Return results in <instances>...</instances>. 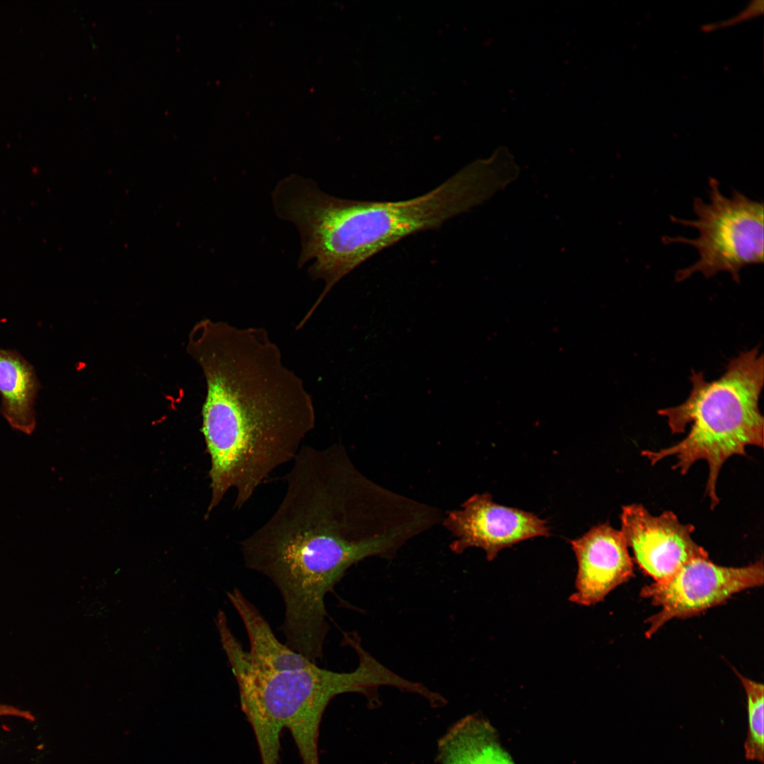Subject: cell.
I'll return each mask as SVG.
<instances>
[{"mask_svg": "<svg viewBox=\"0 0 764 764\" xmlns=\"http://www.w3.org/2000/svg\"><path fill=\"white\" fill-rule=\"evenodd\" d=\"M494 192L487 170L475 163L421 196L400 201L343 199L311 179L291 175L272 194L277 216L298 230L299 267L312 262L310 277L324 289L307 312L311 317L332 288L356 267L411 235L437 229Z\"/></svg>", "mask_w": 764, "mask_h": 764, "instance_id": "cell-3", "label": "cell"}, {"mask_svg": "<svg viewBox=\"0 0 764 764\" xmlns=\"http://www.w3.org/2000/svg\"><path fill=\"white\" fill-rule=\"evenodd\" d=\"M226 595L244 624L250 642L248 655L256 668L283 671L317 664L281 643L256 606L238 589L228 591Z\"/></svg>", "mask_w": 764, "mask_h": 764, "instance_id": "cell-12", "label": "cell"}, {"mask_svg": "<svg viewBox=\"0 0 764 764\" xmlns=\"http://www.w3.org/2000/svg\"><path fill=\"white\" fill-rule=\"evenodd\" d=\"M620 532L635 562L654 582L662 581L684 564L708 552L693 539V525L682 523L671 511L654 516L642 504L623 506Z\"/></svg>", "mask_w": 764, "mask_h": 764, "instance_id": "cell-9", "label": "cell"}, {"mask_svg": "<svg viewBox=\"0 0 764 764\" xmlns=\"http://www.w3.org/2000/svg\"><path fill=\"white\" fill-rule=\"evenodd\" d=\"M222 647L236 678L243 712L250 722L262 764H278L280 735L288 729L303 764H320V721L330 700L345 693H369L381 685L400 688L404 679L352 643L359 656L357 667L335 672L315 664L283 671H265L250 661L228 625L225 613L215 620Z\"/></svg>", "mask_w": 764, "mask_h": 764, "instance_id": "cell-4", "label": "cell"}, {"mask_svg": "<svg viewBox=\"0 0 764 764\" xmlns=\"http://www.w3.org/2000/svg\"><path fill=\"white\" fill-rule=\"evenodd\" d=\"M40 388L33 366L18 351L0 348V414L14 430L31 434Z\"/></svg>", "mask_w": 764, "mask_h": 764, "instance_id": "cell-11", "label": "cell"}, {"mask_svg": "<svg viewBox=\"0 0 764 764\" xmlns=\"http://www.w3.org/2000/svg\"><path fill=\"white\" fill-rule=\"evenodd\" d=\"M187 351L206 381L201 427L211 461L206 516L231 489L233 509H240L299 453L316 425L312 397L262 328L204 318L191 330Z\"/></svg>", "mask_w": 764, "mask_h": 764, "instance_id": "cell-2", "label": "cell"}, {"mask_svg": "<svg viewBox=\"0 0 764 764\" xmlns=\"http://www.w3.org/2000/svg\"><path fill=\"white\" fill-rule=\"evenodd\" d=\"M709 187L708 203L700 197L693 199L695 219L671 216L674 223L695 228L698 237H663L662 241L689 245L698 251L699 258L694 264L676 272V282L695 273L708 279L727 272L739 283L741 269L763 262V203L737 190L731 197L724 195L714 178H710Z\"/></svg>", "mask_w": 764, "mask_h": 764, "instance_id": "cell-6", "label": "cell"}, {"mask_svg": "<svg viewBox=\"0 0 764 764\" xmlns=\"http://www.w3.org/2000/svg\"><path fill=\"white\" fill-rule=\"evenodd\" d=\"M444 764H514L492 727L469 717L457 725L441 748Z\"/></svg>", "mask_w": 764, "mask_h": 764, "instance_id": "cell-13", "label": "cell"}, {"mask_svg": "<svg viewBox=\"0 0 764 764\" xmlns=\"http://www.w3.org/2000/svg\"><path fill=\"white\" fill-rule=\"evenodd\" d=\"M763 579L762 558L741 567L718 565L708 557L694 558L668 579L642 589L641 596L660 608L647 619L645 635L651 637L672 619L694 616L741 591L761 586Z\"/></svg>", "mask_w": 764, "mask_h": 764, "instance_id": "cell-7", "label": "cell"}, {"mask_svg": "<svg viewBox=\"0 0 764 764\" xmlns=\"http://www.w3.org/2000/svg\"><path fill=\"white\" fill-rule=\"evenodd\" d=\"M271 517L241 543L245 566L267 577L285 608L313 616L353 565L392 558L432 528L441 511L363 475L339 443L302 445Z\"/></svg>", "mask_w": 764, "mask_h": 764, "instance_id": "cell-1", "label": "cell"}, {"mask_svg": "<svg viewBox=\"0 0 764 764\" xmlns=\"http://www.w3.org/2000/svg\"><path fill=\"white\" fill-rule=\"evenodd\" d=\"M3 714H4V707H3V706H2V705H1V704H0V717H1V716H2Z\"/></svg>", "mask_w": 764, "mask_h": 764, "instance_id": "cell-15", "label": "cell"}, {"mask_svg": "<svg viewBox=\"0 0 764 764\" xmlns=\"http://www.w3.org/2000/svg\"><path fill=\"white\" fill-rule=\"evenodd\" d=\"M747 699L748 729L743 748L748 760H764V687L735 671Z\"/></svg>", "mask_w": 764, "mask_h": 764, "instance_id": "cell-14", "label": "cell"}, {"mask_svg": "<svg viewBox=\"0 0 764 764\" xmlns=\"http://www.w3.org/2000/svg\"><path fill=\"white\" fill-rule=\"evenodd\" d=\"M571 545L578 567L575 591L569 598L572 603L595 605L633 576L626 542L608 522L592 527Z\"/></svg>", "mask_w": 764, "mask_h": 764, "instance_id": "cell-10", "label": "cell"}, {"mask_svg": "<svg viewBox=\"0 0 764 764\" xmlns=\"http://www.w3.org/2000/svg\"><path fill=\"white\" fill-rule=\"evenodd\" d=\"M764 362L758 347L732 358L720 378L707 381L702 372L692 371V389L681 405L661 409L672 434L687 436L658 451L644 450L642 456L653 465L671 456L672 467L685 475L697 461L708 465L705 492L713 509L719 503L717 482L722 465L730 457L747 456L746 447L763 448L764 418L759 398L764 382Z\"/></svg>", "mask_w": 764, "mask_h": 764, "instance_id": "cell-5", "label": "cell"}, {"mask_svg": "<svg viewBox=\"0 0 764 764\" xmlns=\"http://www.w3.org/2000/svg\"><path fill=\"white\" fill-rule=\"evenodd\" d=\"M455 539L451 550L461 554L468 548L482 549L489 561L500 550L538 536L548 537L547 521L536 514L495 503L490 493L475 494L459 509L442 519Z\"/></svg>", "mask_w": 764, "mask_h": 764, "instance_id": "cell-8", "label": "cell"}]
</instances>
